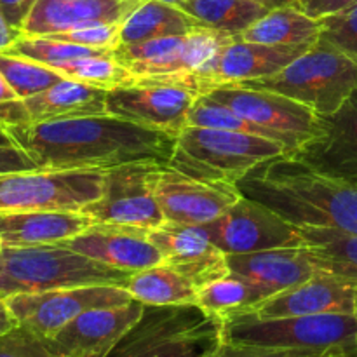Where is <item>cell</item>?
I'll return each instance as SVG.
<instances>
[{
  "label": "cell",
  "mask_w": 357,
  "mask_h": 357,
  "mask_svg": "<svg viewBox=\"0 0 357 357\" xmlns=\"http://www.w3.org/2000/svg\"><path fill=\"white\" fill-rule=\"evenodd\" d=\"M37 169H110L129 162H169L176 138L114 115L28 122L0 129Z\"/></svg>",
  "instance_id": "cell-1"
},
{
  "label": "cell",
  "mask_w": 357,
  "mask_h": 357,
  "mask_svg": "<svg viewBox=\"0 0 357 357\" xmlns=\"http://www.w3.org/2000/svg\"><path fill=\"white\" fill-rule=\"evenodd\" d=\"M237 188L296 227L357 236V183L319 173L296 157L261 164Z\"/></svg>",
  "instance_id": "cell-2"
},
{
  "label": "cell",
  "mask_w": 357,
  "mask_h": 357,
  "mask_svg": "<svg viewBox=\"0 0 357 357\" xmlns=\"http://www.w3.org/2000/svg\"><path fill=\"white\" fill-rule=\"evenodd\" d=\"M223 342V319L199 305H145L107 357H209Z\"/></svg>",
  "instance_id": "cell-3"
},
{
  "label": "cell",
  "mask_w": 357,
  "mask_h": 357,
  "mask_svg": "<svg viewBox=\"0 0 357 357\" xmlns=\"http://www.w3.org/2000/svg\"><path fill=\"white\" fill-rule=\"evenodd\" d=\"M129 272L107 267L66 244L3 248L0 271V295L40 293L51 289L91 284H115L124 288Z\"/></svg>",
  "instance_id": "cell-4"
},
{
  "label": "cell",
  "mask_w": 357,
  "mask_h": 357,
  "mask_svg": "<svg viewBox=\"0 0 357 357\" xmlns=\"http://www.w3.org/2000/svg\"><path fill=\"white\" fill-rule=\"evenodd\" d=\"M282 155L284 145L265 136L187 126L169 164L202 180L237 185L258 166Z\"/></svg>",
  "instance_id": "cell-5"
},
{
  "label": "cell",
  "mask_w": 357,
  "mask_h": 357,
  "mask_svg": "<svg viewBox=\"0 0 357 357\" xmlns=\"http://www.w3.org/2000/svg\"><path fill=\"white\" fill-rule=\"evenodd\" d=\"M236 87L265 89L307 105L319 117L335 114L357 89V61L323 38L275 75Z\"/></svg>",
  "instance_id": "cell-6"
},
{
  "label": "cell",
  "mask_w": 357,
  "mask_h": 357,
  "mask_svg": "<svg viewBox=\"0 0 357 357\" xmlns=\"http://www.w3.org/2000/svg\"><path fill=\"white\" fill-rule=\"evenodd\" d=\"M223 342L356 356L357 324L354 314H319L278 319L234 314L223 319Z\"/></svg>",
  "instance_id": "cell-7"
},
{
  "label": "cell",
  "mask_w": 357,
  "mask_h": 357,
  "mask_svg": "<svg viewBox=\"0 0 357 357\" xmlns=\"http://www.w3.org/2000/svg\"><path fill=\"white\" fill-rule=\"evenodd\" d=\"M234 38L225 31L197 26L183 35L119 44L112 56L132 73L135 82H173L190 87V77Z\"/></svg>",
  "instance_id": "cell-8"
},
{
  "label": "cell",
  "mask_w": 357,
  "mask_h": 357,
  "mask_svg": "<svg viewBox=\"0 0 357 357\" xmlns=\"http://www.w3.org/2000/svg\"><path fill=\"white\" fill-rule=\"evenodd\" d=\"M105 169H26L0 174V215L82 211L103 194Z\"/></svg>",
  "instance_id": "cell-9"
},
{
  "label": "cell",
  "mask_w": 357,
  "mask_h": 357,
  "mask_svg": "<svg viewBox=\"0 0 357 357\" xmlns=\"http://www.w3.org/2000/svg\"><path fill=\"white\" fill-rule=\"evenodd\" d=\"M149 181L169 225L201 227L211 223L243 197L237 185L202 180L176 169L169 162L153 164Z\"/></svg>",
  "instance_id": "cell-10"
},
{
  "label": "cell",
  "mask_w": 357,
  "mask_h": 357,
  "mask_svg": "<svg viewBox=\"0 0 357 357\" xmlns=\"http://www.w3.org/2000/svg\"><path fill=\"white\" fill-rule=\"evenodd\" d=\"M132 298L128 289L115 284H91L51 289L40 293H17L7 296L20 326L40 340H49L80 314L103 307H119Z\"/></svg>",
  "instance_id": "cell-11"
},
{
  "label": "cell",
  "mask_w": 357,
  "mask_h": 357,
  "mask_svg": "<svg viewBox=\"0 0 357 357\" xmlns=\"http://www.w3.org/2000/svg\"><path fill=\"white\" fill-rule=\"evenodd\" d=\"M199 229L225 255H246L307 246L300 229L268 206L243 197L222 216Z\"/></svg>",
  "instance_id": "cell-12"
},
{
  "label": "cell",
  "mask_w": 357,
  "mask_h": 357,
  "mask_svg": "<svg viewBox=\"0 0 357 357\" xmlns=\"http://www.w3.org/2000/svg\"><path fill=\"white\" fill-rule=\"evenodd\" d=\"M206 96L227 105L246 121L271 132L286 149V155L298 152L319 128V115L307 105L284 94L250 87H218Z\"/></svg>",
  "instance_id": "cell-13"
},
{
  "label": "cell",
  "mask_w": 357,
  "mask_h": 357,
  "mask_svg": "<svg viewBox=\"0 0 357 357\" xmlns=\"http://www.w3.org/2000/svg\"><path fill=\"white\" fill-rule=\"evenodd\" d=\"M157 160L129 162L105 169L103 194L82 208L94 223L152 230L166 223L150 188L149 174Z\"/></svg>",
  "instance_id": "cell-14"
},
{
  "label": "cell",
  "mask_w": 357,
  "mask_h": 357,
  "mask_svg": "<svg viewBox=\"0 0 357 357\" xmlns=\"http://www.w3.org/2000/svg\"><path fill=\"white\" fill-rule=\"evenodd\" d=\"M199 94L173 82H135L107 93V114L178 138Z\"/></svg>",
  "instance_id": "cell-15"
},
{
  "label": "cell",
  "mask_w": 357,
  "mask_h": 357,
  "mask_svg": "<svg viewBox=\"0 0 357 357\" xmlns=\"http://www.w3.org/2000/svg\"><path fill=\"white\" fill-rule=\"evenodd\" d=\"M309 47L310 45H265L236 37L199 68L188 84L201 96L218 87L267 79L286 68Z\"/></svg>",
  "instance_id": "cell-16"
},
{
  "label": "cell",
  "mask_w": 357,
  "mask_h": 357,
  "mask_svg": "<svg viewBox=\"0 0 357 357\" xmlns=\"http://www.w3.org/2000/svg\"><path fill=\"white\" fill-rule=\"evenodd\" d=\"M143 309L142 302L131 300L126 305L87 310L44 344L56 357H107L142 317Z\"/></svg>",
  "instance_id": "cell-17"
},
{
  "label": "cell",
  "mask_w": 357,
  "mask_h": 357,
  "mask_svg": "<svg viewBox=\"0 0 357 357\" xmlns=\"http://www.w3.org/2000/svg\"><path fill=\"white\" fill-rule=\"evenodd\" d=\"M356 289L357 281L319 268L312 278L307 279L302 284L278 293L255 305L253 309L239 314H250L258 319L319 316V314H352Z\"/></svg>",
  "instance_id": "cell-18"
},
{
  "label": "cell",
  "mask_w": 357,
  "mask_h": 357,
  "mask_svg": "<svg viewBox=\"0 0 357 357\" xmlns=\"http://www.w3.org/2000/svg\"><path fill=\"white\" fill-rule=\"evenodd\" d=\"M291 157L328 176L357 183V89L335 114L319 117L316 135Z\"/></svg>",
  "instance_id": "cell-19"
},
{
  "label": "cell",
  "mask_w": 357,
  "mask_h": 357,
  "mask_svg": "<svg viewBox=\"0 0 357 357\" xmlns=\"http://www.w3.org/2000/svg\"><path fill=\"white\" fill-rule=\"evenodd\" d=\"M63 244L91 260L129 274L162 264V255L150 239L149 230L138 227L93 223L86 232Z\"/></svg>",
  "instance_id": "cell-20"
},
{
  "label": "cell",
  "mask_w": 357,
  "mask_h": 357,
  "mask_svg": "<svg viewBox=\"0 0 357 357\" xmlns=\"http://www.w3.org/2000/svg\"><path fill=\"white\" fill-rule=\"evenodd\" d=\"M227 261L230 274L246 281L260 302L302 284L319 271L307 246L227 255Z\"/></svg>",
  "instance_id": "cell-21"
},
{
  "label": "cell",
  "mask_w": 357,
  "mask_h": 357,
  "mask_svg": "<svg viewBox=\"0 0 357 357\" xmlns=\"http://www.w3.org/2000/svg\"><path fill=\"white\" fill-rule=\"evenodd\" d=\"M149 236L159 248L162 264L180 272L197 289L230 274L227 255L199 227L164 223L159 229L149 230Z\"/></svg>",
  "instance_id": "cell-22"
},
{
  "label": "cell",
  "mask_w": 357,
  "mask_h": 357,
  "mask_svg": "<svg viewBox=\"0 0 357 357\" xmlns=\"http://www.w3.org/2000/svg\"><path fill=\"white\" fill-rule=\"evenodd\" d=\"M142 2L132 0H35L23 35H56L94 23H122Z\"/></svg>",
  "instance_id": "cell-23"
},
{
  "label": "cell",
  "mask_w": 357,
  "mask_h": 357,
  "mask_svg": "<svg viewBox=\"0 0 357 357\" xmlns=\"http://www.w3.org/2000/svg\"><path fill=\"white\" fill-rule=\"evenodd\" d=\"M93 220L82 211H30L0 215L3 248L61 244L86 232Z\"/></svg>",
  "instance_id": "cell-24"
},
{
  "label": "cell",
  "mask_w": 357,
  "mask_h": 357,
  "mask_svg": "<svg viewBox=\"0 0 357 357\" xmlns=\"http://www.w3.org/2000/svg\"><path fill=\"white\" fill-rule=\"evenodd\" d=\"M108 91L72 79H61L49 89L24 100L30 122L63 121L107 114Z\"/></svg>",
  "instance_id": "cell-25"
},
{
  "label": "cell",
  "mask_w": 357,
  "mask_h": 357,
  "mask_svg": "<svg viewBox=\"0 0 357 357\" xmlns=\"http://www.w3.org/2000/svg\"><path fill=\"white\" fill-rule=\"evenodd\" d=\"M321 37V21L298 7L271 9L237 38L265 45H314Z\"/></svg>",
  "instance_id": "cell-26"
},
{
  "label": "cell",
  "mask_w": 357,
  "mask_h": 357,
  "mask_svg": "<svg viewBox=\"0 0 357 357\" xmlns=\"http://www.w3.org/2000/svg\"><path fill=\"white\" fill-rule=\"evenodd\" d=\"M202 26L180 7L160 0H143L124 21L121 44H138L153 38L173 37Z\"/></svg>",
  "instance_id": "cell-27"
},
{
  "label": "cell",
  "mask_w": 357,
  "mask_h": 357,
  "mask_svg": "<svg viewBox=\"0 0 357 357\" xmlns=\"http://www.w3.org/2000/svg\"><path fill=\"white\" fill-rule=\"evenodd\" d=\"M124 289L143 305H197V286L166 264L129 274Z\"/></svg>",
  "instance_id": "cell-28"
},
{
  "label": "cell",
  "mask_w": 357,
  "mask_h": 357,
  "mask_svg": "<svg viewBox=\"0 0 357 357\" xmlns=\"http://www.w3.org/2000/svg\"><path fill=\"white\" fill-rule=\"evenodd\" d=\"M180 9L202 26L225 31L232 37H239L268 10L251 0H185Z\"/></svg>",
  "instance_id": "cell-29"
},
{
  "label": "cell",
  "mask_w": 357,
  "mask_h": 357,
  "mask_svg": "<svg viewBox=\"0 0 357 357\" xmlns=\"http://www.w3.org/2000/svg\"><path fill=\"white\" fill-rule=\"evenodd\" d=\"M319 268L357 281V236L314 227H298Z\"/></svg>",
  "instance_id": "cell-30"
},
{
  "label": "cell",
  "mask_w": 357,
  "mask_h": 357,
  "mask_svg": "<svg viewBox=\"0 0 357 357\" xmlns=\"http://www.w3.org/2000/svg\"><path fill=\"white\" fill-rule=\"evenodd\" d=\"M54 70L61 73L65 79L79 80V82L103 91H112L135 84L132 73L126 66H122L112 56V52L70 59V61L56 65Z\"/></svg>",
  "instance_id": "cell-31"
},
{
  "label": "cell",
  "mask_w": 357,
  "mask_h": 357,
  "mask_svg": "<svg viewBox=\"0 0 357 357\" xmlns=\"http://www.w3.org/2000/svg\"><path fill=\"white\" fill-rule=\"evenodd\" d=\"M260 303V296L253 288L234 274H227L197 289V305L206 312L225 317L246 312Z\"/></svg>",
  "instance_id": "cell-32"
},
{
  "label": "cell",
  "mask_w": 357,
  "mask_h": 357,
  "mask_svg": "<svg viewBox=\"0 0 357 357\" xmlns=\"http://www.w3.org/2000/svg\"><path fill=\"white\" fill-rule=\"evenodd\" d=\"M0 72L21 100H28L65 79L44 63L7 51H0Z\"/></svg>",
  "instance_id": "cell-33"
},
{
  "label": "cell",
  "mask_w": 357,
  "mask_h": 357,
  "mask_svg": "<svg viewBox=\"0 0 357 357\" xmlns=\"http://www.w3.org/2000/svg\"><path fill=\"white\" fill-rule=\"evenodd\" d=\"M7 52L13 54L24 56L33 61L44 63V65L54 68L59 63L70 61V59L82 58V56H94V54H105V52L112 51H101V49H91L84 47V45L72 44V42L59 40V38L49 37V35H21Z\"/></svg>",
  "instance_id": "cell-34"
},
{
  "label": "cell",
  "mask_w": 357,
  "mask_h": 357,
  "mask_svg": "<svg viewBox=\"0 0 357 357\" xmlns=\"http://www.w3.org/2000/svg\"><path fill=\"white\" fill-rule=\"evenodd\" d=\"M188 126H197V128H209V129H223V131H236L244 132V135L265 136V138L275 139L271 132L265 129L258 128L253 122L246 121L236 112L230 110L227 105L213 100V98L201 94L195 100L194 107L190 108L188 114ZM278 142V139H275Z\"/></svg>",
  "instance_id": "cell-35"
},
{
  "label": "cell",
  "mask_w": 357,
  "mask_h": 357,
  "mask_svg": "<svg viewBox=\"0 0 357 357\" xmlns=\"http://www.w3.org/2000/svg\"><path fill=\"white\" fill-rule=\"evenodd\" d=\"M321 37L357 61V2L337 14L323 17Z\"/></svg>",
  "instance_id": "cell-36"
},
{
  "label": "cell",
  "mask_w": 357,
  "mask_h": 357,
  "mask_svg": "<svg viewBox=\"0 0 357 357\" xmlns=\"http://www.w3.org/2000/svg\"><path fill=\"white\" fill-rule=\"evenodd\" d=\"M121 30L122 23H94L87 24V26L73 28V30L68 31H61V33L49 35V37L84 45V47L114 51L121 44Z\"/></svg>",
  "instance_id": "cell-37"
},
{
  "label": "cell",
  "mask_w": 357,
  "mask_h": 357,
  "mask_svg": "<svg viewBox=\"0 0 357 357\" xmlns=\"http://www.w3.org/2000/svg\"><path fill=\"white\" fill-rule=\"evenodd\" d=\"M209 357H352L337 352L307 351V349H281L265 347V345L250 344H230L222 342Z\"/></svg>",
  "instance_id": "cell-38"
},
{
  "label": "cell",
  "mask_w": 357,
  "mask_h": 357,
  "mask_svg": "<svg viewBox=\"0 0 357 357\" xmlns=\"http://www.w3.org/2000/svg\"><path fill=\"white\" fill-rule=\"evenodd\" d=\"M0 357H56L49 351L44 340L28 331L26 328L17 326L9 335L0 338Z\"/></svg>",
  "instance_id": "cell-39"
},
{
  "label": "cell",
  "mask_w": 357,
  "mask_h": 357,
  "mask_svg": "<svg viewBox=\"0 0 357 357\" xmlns=\"http://www.w3.org/2000/svg\"><path fill=\"white\" fill-rule=\"evenodd\" d=\"M28 122H30V115H28L24 100H21L14 93V89L0 72V129L28 124Z\"/></svg>",
  "instance_id": "cell-40"
},
{
  "label": "cell",
  "mask_w": 357,
  "mask_h": 357,
  "mask_svg": "<svg viewBox=\"0 0 357 357\" xmlns=\"http://www.w3.org/2000/svg\"><path fill=\"white\" fill-rule=\"evenodd\" d=\"M357 0H298V9L314 20H323L354 6Z\"/></svg>",
  "instance_id": "cell-41"
},
{
  "label": "cell",
  "mask_w": 357,
  "mask_h": 357,
  "mask_svg": "<svg viewBox=\"0 0 357 357\" xmlns=\"http://www.w3.org/2000/svg\"><path fill=\"white\" fill-rule=\"evenodd\" d=\"M35 169L33 162L13 143H0V174Z\"/></svg>",
  "instance_id": "cell-42"
},
{
  "label": "cell",
  "mask_w": 357,
  "mask_h": 357,
  "mask_svg": "<svg viewBox=\"0 0 357 357\" xmlns=\"http://www.w3.org/2000/svg\"><path fill=\"white\" fill-rule=\"evenodd\" d=\"M33 3L35 0H0V9L9 17L10 23L21 28Z\"/></svg>",
  "instance_id": "cell-43"
},
{
  "label": "cell",
  "mask_w": 357,
  "mask_h": 357,
  "mask_svg": "<svg viewBox=\"0 0 357 357\" xmlns=\"http://www.w3.org/2000/svg\"><path fill=\"white\" fill-rule=\"evenodd\" d=\"M21 35H23V30L20 26H16V24L10 23L9 17L0 9V51L9 49Z\"/></svg>",
  "instance_id": "cell-44"
},
{
  "label": "cell",
  "mask_w": 357,
  "mask_h": 357,
  "mask_svg": "<svg viewBox=\"0 0 357 357\" xmlns=\"http://www.w3.org/2000/svg\"><path fill=\"white\" fill-rule=\"evenodd\" d=\"M17 326H20V323H17L16 316H14V312L10 310L9 302H7L6 296L0 295V338L9 335L10 331L16 330Z\"/></svg>",
  "instance_id": "cell-45"
},
{
  "label": "cell",
  "mask_w": 357,
  "mask_h": 357,
  "mask_svg": "<svg viewBox=\"0 0 357 357\" xmlns=\"http://www.w3.org/2000/svg\"><path fill=\"white\" fill-rule=\"evenodd\" d=\"M251 2L258 3V6L265 7V9H278V7H298V0H251Z\"/></svg>",
  "instance_id": "cell-46"
},
{
  "label": "cell",
  "mask_w": 357,
  "mask_h": 357,
  "mask_svg": "<svg viewBox=\"0 0 357 357\" xmlns=\"http://www.w3.org/2000/svg\"><path fill=\"white\" fill-rule=\"evenodd\" d=\"M160 2H166V3H171V6H176V7H180L181 3L185 2V0H160Z\"/></svg>",
  "instance_id": "cell-47"
},
{
  "label": "cell",
  "mask_w": 357,
  "mask_h": 357,
  "mask_svg": "<svg viewBox=\"0 0 357 357\" xmlns=\"http://www.w3.org/2000/svg\"><path fill=\"white\" fill-rule=\"evenodd\" d=\"M354 319H356V324H357V289H356V298H354Z\"/></svg>",
  "instance_id": "cell-48"
},
{
  "label": "cell",
  "mask_w": 357,
  "mask_h": 357,
  "mask_svg": "<svg viewBox=\"0 0 357 357\" xmlns=\"http://www.w3.org/2000/svg\"><path fill=\"white\" fill-rule=\"evenodd\" d=\"M2 253H3V244L0 243V271H2Z\"/></svg>",
  "instance_id": "cell-49"
},
{
  "label": "cell",
  "mask_w": 357,
  "mask_h": 357,
  "mask_svg": "<svg viewBox=\"0 0 357 357\" xmlns=\"http://www.w3.org/2000/svg\"><path fill=\"white\" fill-rule=\"evenodd\" d=\"M132 2H143V0H132Z\"/></svg>",
  "instance_id": "cell-50"
},
{
  "label": "cell",
  "mask_w": 357,
  "mask_h": 357,
  "mask_svg": "<svg viewBox=\"0 0 357 357\" xmlns=\"http://www.w3.org/2000/svg\"><path fill=\"white\" fill-rule=\"evenodd\" d=\"M352 357H357V354H356V356H352Z\"/></svg>",
  "instance_id": "cell-51"
}]
</instances>
